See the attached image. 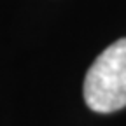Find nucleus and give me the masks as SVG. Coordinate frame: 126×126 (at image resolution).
I'll return each mask as SVG.
<instances>
[{"label":"nucleus","instance_id":"obj_1","mask_svg":"<svg viewBox=\"0 0 126 126\" xmlns=\"http://www.w3.org/2000/svg\"><path fill=\"white\" fill-rule=\"evenodd\" d=\"M84 102L100 114L126 107V37L98 54L84 77Z\"/></svg>","mask_w":126,"mask_h":126}]
</instances>
